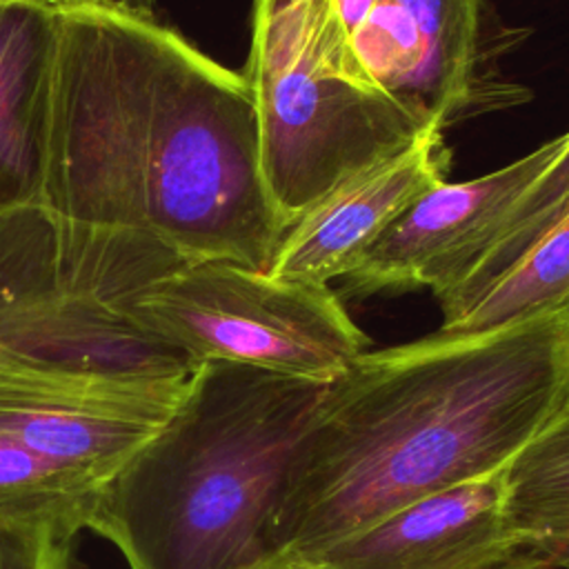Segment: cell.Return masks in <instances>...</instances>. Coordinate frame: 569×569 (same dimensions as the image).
Returning a JSON list of instances; mask_svg holds the SVG:
<instances>
[{
	"label": "cell",
	"mask_w": 569,
	"mask_h": 569,
	"mask_svg": "<svg viewBox=\"0 0 569 569\" xmlns=\"http://www.w3.org/2000/svg\"><path fill=\"white\" fill-rule=\"evenodd\" d=\"M562 309H569V207L451 329L440 331H487Z\"/></svg>",
	"instance_id": "obj_15"
},
{
	"label": "cell",
	"mask_w": 569,
	"mask_h": 569,
	"mask_svg": "<svg viewBox=\"0 0 569 569\" xmlns=\"http://www.w3.org/2000/svg\"><path fill=\"white\" fill-rule=\"evenodd\" d=\"M487 0H376L351 33L371 82L420 124L445 129L480 96Z\"/></svg>",
	"instance_id": "obj_8"
},
{
	"label": "cell",
	"mask_w": 569,
	"mask_h": 569,
	"mask_svg": "<svg viewBox=\"0 0 569 569\" xmlns=\"http://www.w3.org/2000/svg\"><path fill=\"white\" fill-rule=\"evenodd\" d=\"M102 482L62 467L0 425V525L47 527L67 538L87 529Z\"/></svg>",
	"instance_id": "obj_12"
},
{
	"label": "cell",
	"mask_w": 569,
	"mask_h": 569,
	"mask_svg": "<svg viewBox=\"0 0 569 569\" xmlns=\"http://www.w3.org/2000/svg\"><path fill=\"white\" fill-rule=\"evenodd\" d=\"M0 569H71V538L47 527L0 525Z\"/></svg>",
	"instance_id": "obj_16"
},
{
	"label": "cell",
	"mask_w": 569,
	"mask_h": 569,
	"mask_svg": "<svg viewBox=\"0 0 569 569\" xmlns=\"http://www.w3.org/2000/svg\"><path fill=\"white\" fill-rule=\"evenodd\" d=\"M569 207V131L567 142L551 167L518 198L493 236L487 240L467 273L445 293L436 296L442 325L451 329L485 291L516 264Z\"/></svg>",
	"instance_id": "obj_13"
},
{
	"label": "cell",
	"mask_w": 569,
	"mask_h": 569,
	"mask_svg": "<svg viewBox=\"0 0 569 569\" xmlns=\"http://www.w3.org/2000/svg\"><path fill=\"white\" fill-rule=\"evenodd\" d=\"M449 153L440 129L353 173L282 236L269 273L289 282L329 287L351 273L391 220L427 189L445 182Z\"/></svg>",
	"instance_id": "obj_10"
},
{
	"label": "cell",
	"mask_w": 569,
	"mask_h": 569,
	"mask_svg": "<svg viewBox=\"0 0 569 569\" xmlns=\"http://www.w3.org/2000/svg\"><path fill=\"white\" fill-rule=\"evenodd\" d=\"M567 142L560 133L527 156L462 182H440L418 196L342 278V293L365 298L429 287L449 291L478 258L518 198L551 167Z\"/></svg>",
	"instance_id": "obj_7"
},
{
	"label": "cell",
	"mask_w": 569,
	"mask_h": 569,
	"mask_svg": "<svg viewBox=\"0 0 569 569\" xmlns=\"http://www.w3.org/2000/svg\"><path fill=\"white\" fill-rule=\"evenodd\" d=\"M64 224L104 302L196 365L222 360L331 382L367 349L331 287L189 260L138 233Z\"/></svg>",
	"instance_id": "obj_4"
},
{
	"label": "cell",
	"mask_w": 569,
	"mask_h": 569,
	"mask_svg": "<svg viewBox=\"0 0 569 569\" xmlns=\"http://www.w3.org/2000/svg\"><path fill=\"white\" fill-rule=\"evenodd\" d=\"M507 569H562V567H558V565L549 562L545 556H540V558L522 560V562H518V565H511V567H507Z\"/></svg>",
	"instance_id": "obj_20"
},
{
	"label": "cell",
	"mask_w": 569,
	"mask_h": 569,
	"mask_svg": "<svg viewBox=\"0 0 569 569\" xmlns=\"http://www.w3.org/2000/svg\"><path fill=\"white\" fill-rule=\"evenodd\" d=\"M569 400V309L362 351L327 382L271 522L273 565L496 476Z\"/></svg>",
	"instance_id": "obj_2"
},
{
	"label": "cell",
	"mask_w": 569,
	"mask_h": 569,
	"mask_svg": "<svg viewBox=\"0 0 569 569\" xmlns=\"http://www.w3.org/2000/svg\"><path fill=\"white\" fill-rule=\"evenodd\" d=\"M540 556L507 520L500 471L405 505L289 560L307 569H507Z\"/></svg>",
	"instance_id": "obj_9"
},
{
	"label": "cell",
	"mask_w": 569,
	"mask_h": 569,
	"mask_svg": "<svg viewBox=\"0 0 569 569\" xmlns=\"http://www.w3.org/2000/svg\"><path fill=\"white\" fill-rule=\"evenodd\" d=\"M40 207L256 271L287 233L244 76L156 18L98 9H58Z\"/></svg>",
	"instance_id": "obj_1"
},
{
	"label": "cell",
	"mask_w": 569,
	"mask_h": 569,
	"mask_svg": "<svg viewBox=\"0 0 569 569\" xmlns=\"http://www.w3.org/2000/svg\"><path fill=\"white\" fill-rule=\"evenodd\" d=\"M505 513L531 542L569 536V400L502 471Z\"/></svg>",
	"instance_id": "obj_14"
},
{
	"label": "cell",
	"mask_w": 569,
	"mask_h": 569,
	"mask_svg": "<svg viewBox=\"0 0 569 569\" xmlns=\"http://www.w3.org/2000/svg\"><path fill=\"white\" fill-rule=\"evenodd\" d=\"M0 345L71 378L184 380L198 367L104 302L42 207L0 213Z\"/></svg>",
	"instance_id": "obj_6"
},
{
	"label": "cell",
	"mask_w": 569,
	"mask_h": 569,
	"mask_svg": "<svg viewBox=\"0 0 569 569\" xmlns=\"http://www.w3.org/2000/svg\"><path fill=\"white\" fill-rule=\"evenodd\" d=\"M327 382L209 360L96 493L87 529L129 569H269L291 456Z\"/></svg>",
	"instance_id": "obj_3"
},
{
	"label": "cell",
	"mask_w": 569,
	"mask_h": 569,
	"mask_svg": "<svg viewBox=\"0 0 569 569\" xmlns=\"http://www.w3.org/2000/svg\"><path fill=\"white\" fill-rule=\"evenodd\" d=\"M269 569H307V567L302 562H298V560H280V562H276Z\"/></svg>",
	"instance_id": "obj_21"
},
{
	"label": "cell",
	"mask_w": 569,
	"mask_h": 569,
	"mask_svg": "<svg viewBox=\"0 0 569 569\" xmlns=\"http://www.w3.org/2000/svg\"><path fill=\"white\" fill-rule=\"evenodd\" d=\"M56 9H98L136 18H153L156 0H47Z\"/></svg>",
	"instance_id": "obj_17"
},
{
	"label": "cell",
	"mask_w": 569,
	"mask_h": 569,
	"mask_svg": "<svg viewBox=\"0 0 569 569\" xmlns=\"http://www.w3.org/2000/svg\"><path fill=\"white\" fill-rule=\"evenodd\" d=\"M242 76L287 229L340 182L436 129L371 82L331 0H253Z\"/></svg>",
	"instance_id": "obj_5"
},
{
	"label": "cell",
	"mask_w": 569,
	"mask_h": 569,
	"mask_svg": "<svg viewBox=\"0 0 569 569\" xmlns=\"http://www.w3.org/2000/svg\"><path fill=\"white\" fill-rule=\"evenodd\" d=\"M536 547L542 551V556L549 562H553V565H558L562 569H569V536L556 538V540H547V542H540Z\"/></svg>",
	"instance_id": "obj_19"
},
{
	"label": "cell",
	"mask_w": 569,
	"mask_h": 569,
	"mask_svg": "<svg viewBox=\"0 0 569 569\" xmlns=\"http://www.w3.org/2000/svg\"><path fill=\"white\" fill-rule=\"evenodd\" d=\"M333 9L340 18V24L345 27L349 42H351V33L358 29V24L367 18V13L371 11L376 0H331Z\"/></svg>",
	"instance_id": "obj_18"
},
{
	"label": "cell",
	"mask_w": 569,
	"mask_h": 569,
	"mask_svg": "<svg viewBox=\"0 0 569 569\" xmlns=\"http://www.w3.org/2000/svg\"><path fill=\"white\" fill-rule=\"evenodd\" d=\"M56 62L58 9L0 0V213L40 207Z\"/></svg>",
	"instance_id": "obj_11"
}]
</instances>
